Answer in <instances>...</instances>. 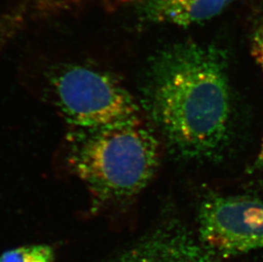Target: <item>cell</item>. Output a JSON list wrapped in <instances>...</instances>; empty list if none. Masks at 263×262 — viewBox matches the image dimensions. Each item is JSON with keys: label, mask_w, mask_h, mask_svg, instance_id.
I'll use <instances>...</instances> for the list:
<instances>
[{"label": "cell", "mask_w": 263, "mask_h": 262, "mask_svg": "<svg viewBox=\"0 0 263 262\" xmlns=\"http://www.w3.org/2000/svg\"><path fill=\"white\" fill-rule=\"evenodd\" d=\"M141 107L169 151L182 160L221 158L231 138L229 53L193 40L159 50L146 66Z\"/></svg>", "instance_id": "6da1fadb"}, {"label": "cell", "mask_w": 263, "mask_h": 262, "mask_svg": "<svg viewBox=\"0 0 263 262\" xmlns=\"http://www.w3.org/2000/svg\"><path fill=\"white\" fill-rule=\"evenodd\" d=\"M66 158L93 207L114 208L130 203L151 182L159 168L160 144L142 114L106 126L72 128Z\"/></svg>", "instance_id": "7a4b0ae2"}, {"label": "cell", "mask_w": 263, "mask_h": 262, "mask_svg": "<svg viewBox=\"0 0 263 262\" xmlns=\"http://www.w3.org/2000/svg\"><path fill=\"white\" fill-rule=\"evenodd\" d=\"M50 102L72 128H96L143 114L139 102L112 72L88 65L55 67L45 77Z\"/></svg>", "instance_id": "3957f363"}, {"label": "cell", "mask_w": 263, "mask_h": 262, "mask_svg": "<svg viewBox=\"0 0 263 262\" xmlns=\"http://www.w3.org/2000/svg\"><path fill=\"white\" fill-rule=\"evenodd\" d=\"M199 241L214 255L231 257L263 248V200L210 195L199 213Z\"/></svg>", "instance_id": "277c9868"}, {"label": "cell", "mask_w": 263, "mask_h": 262, "mask_svg": "<svg viewBox=\"0 0 263 262\" xmlns=\"http://www.w3.org/2000/svg\"><path fill=\"white\" fill-rule=\"evenodd\" d=\"M120 262H216L215 255L183 227H163L129 251Z\"/></svg>", "instance_id": "5b68a950"}, {"label": "cell", "mask_w": 263, "mask_h": 262, "mask_svg": "<svg viewBox=\"0 0 263 262\" xmlns=\"http://www.w3.org/2000/svg\"><path fill=\"white\" fill-rule=\"evenodd\" d=\"M235 0H135V13L143 23L181 27L204 23L221 14Z\"/></svg>", "instance_id": "8992f818"}, {"label": "cell", "mask_w": 263, "mask_h": 262, "mask_svg": "<svg viewBox=\"0 0 263 262\" xmlns=\"http://www.w3.org/2000/svg\"><path fill=\"white\" fill-rule=\"evenodd\" d=\"M55 251L47 245H32L8 250L0 262H54Z\"/></svg>", "instance_id": "52a82bcc"}, {"label": "cell", "mask_w": 263, "mask_h": 262, "mask_svg": "<svg viewBox=\"0 0 263 262\" xmlns=\"http://www.w3.org/2000/svg\"><path fill=\"white\" fill-rule=\"evenodd\" d=\"M251 54L263 73V21H256L251 32Z\"/></svg>", "instance_id": "ba28073f"}, {"label": "cell", "mask_w": 263, "mask_h": 262, "mask_svg": "<svg viewBox=\"0 0 263 262\" xmlns=\"http://www.w3.org/2000/svg\"><path fill=\"white\" fill-rule=\"evenodd\" d=\"M255 169L259 172H261L263 176V141L261 144V150H260L258 157H257L256 163H255Z\"/></svg>", "instance_id": "9c48e42d"}]
</instances>
